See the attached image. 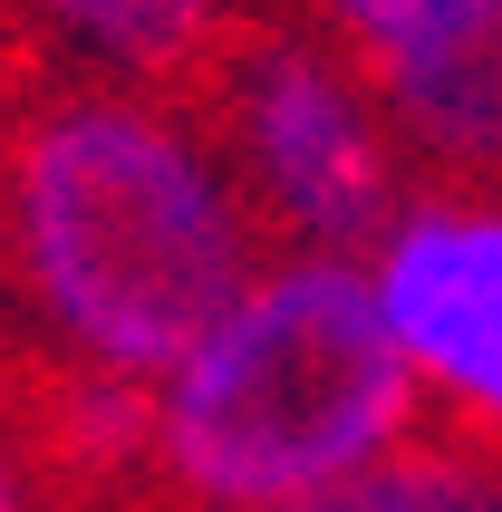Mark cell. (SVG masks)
Instances as JSON below:
<instances>
[{
  "label": "cell",
  "mask_w": 502,
  "mask_h": 512,
  "mask_svg": "<svg viewBox=\"0 0 502 512\" xmlns=\"http://www.w3.org/2000/svg\"><path fill=\"white\" fill-rule=\"evenodd\" d=\"M261 223L194 107L0 68V368L155 387L261 281Z\"/></svg>",
  "instance_id": "6da1fadb"
},
{
  "label": "cell",
  "mask_w": 502,
  "mask_h": 512,
  "mask_svg": "<svg viewBox=\"0 0 502 512\" xmlns=\"http://www.w3.org/2000/svg\"><path fill=\"white\" fill-rule=\"evenodd\" d=\"M425 397L358 261H261V281L145 387V512H280L416 435Z\"/></svg>",
  "instance_id": "7a4b0ae2"
},
{
  "label": "cell",
  "mask_w": 502,
  "mask_h": 512,
  "mask_svg": "<svg viewBox=\"0 0 502 512\" xmlns=\"http://www.w3.org/2000/svg\"><path fill=\"white\" fill-rule=\"evenodd\" d=\"M271 261H367L406 213V145L319 20H261L194 97Z\"/></svg>",
  "instance_id": "3957f363"
},
{
  "label": "cell",
  "mask_w": 502,
  "mask_h": 512,
  "mask_svg": "<svg viewBox=\"0 0 502 512\" xmlns=\"http://www.w3.org/2000/svg\"><path fill=\"white\" fill-rule=\"evenodd\" d=\"M367 261L377 319L416 368V397L445 406L454 445L502 464V184L406 194Z\"/></svg>",
  "instance_id": "277c9868"
},
{
  "label": "cell",
  "mask_w": 502,
  "mask_h": 512,
  "mask_svg": "<svg viewBox=\"0 0 502 512\" xmlns=\"http://www.w3.org/2000/svg\"><path fill=\"white\" fill-rule=\"evenodd\" d=\"M348 58L406 155L445 184H502V0H377Z\"/></svg>",
  "instance_id": "5b68a950"
},
{
  "label": "cell",
  "mask_w": 502,
  "mask_h": 512,
  "mask_svg": "<svg viewBox=\"0 0 502 512\" xmlns=\"http://www.w3.org/2000/svg\"><path fill=\"white\" fill-rule=\"evenodd\" d=\"M0 20L29 58L49 68H78V78H116L145 87V97H174L194 107L213 68L232 58L261 10L251 0H0Z\"/></svg>",
  "instance_id": "8992f818"
},
{
  "label": "cell",
  "mask_w": 502,
  "mask_h": 512,
  "mask_svg": "<svg viewBox=\"0 0 502 512\" xmlns=\"http://www.w3.org/2000/svg\"><path fill=\"white\" fill-rule=\"evenodd\" d=\"M280 512H502V464H483L454 435H406L396 455L358 464L348 484L280 503Z\"/></svg>",
  "instance_id": "52a82bcc"
},
{
  "label": "cell",
  "mask_w": 502,
  "mask_h": 512,
  "mask_svg": "<svg viewBox=\"0 0 502 512\" xmlns=\"http://www.w3.org/2000/svg\"><path fill=\"white\" fill-rule=\"evenodd\" d=\"M0 512H39V484H29V464L0 445Z\"/></svg>",
  "instance_id": "ba28073f"
}]
</instances>
